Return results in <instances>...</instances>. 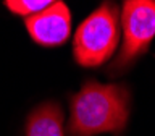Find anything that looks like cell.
I'll use <instances>...</instances> for the list:
<instances>
[{"label": "cell", "mask_w": 155, "mask_h": 136, "mask_svg": "<svg viewBox=\"0 0 155 136\" xmlns=\"http://www.w3.org/2000/svg\"><path fill=\"white\" fill-rule=\"evenodd\" d=\"M128 117L129 92L124 86L87 81L71 99L70 134H118L124 130Z\"/></svg>", "instance_id": "obj_1"}, {"label": "cell", "mask_w": 155, "mask_h": 136, "mask_svg": "<svg viewBox=\"0 0 155 136\" xmlns=\"http://www.w3.org/2000/svg\"><path fill=\"white\" fill-rule=\"evenodd\" d=\"M118 39V7L108 0L79 24L73 42L74 60L86 68L104 65L115 53Z\"/></svg>", "instance_id": "obj_2"}, {"label": "cell", "mask_w": 155, "mask_h": 136, "mask_svg": "<svg viewBox=\"0 0 155 136\" xmlns=\"http://www.w3.org/2000/svg\"><path fill=\"white\" fill-rule=\"evenodd\" d=\"M123 47L111 65L121 71L139 55L147 52L155 37V0H124L121 10Z\"/></svg>", "instance_id": "obj_3"}, {"label": "cell", "mask_w": 155, "mask_h": 136, "mask_svg": "<svg viewBox=\"0 0 155 136\" xmlns=\"http://www.w3.org/2000/svg\"><path fill=\"white\" fill-rule=\"evenodd\" d=\"M26 28L31 37L41 46H61L71 32V13L63 2H55L45 10L26 18Z\"/></svg>", "instance_id": "obj_4"}, {"label": "cell", "mask_w": 155, "mask_h": 136, "mask_svg": "<svg viewBox=\"0 0 155 136\" xmlns=\"http://www.w3.org/2000/svg\"><path fill=\"white\" fill-rule=\"evenodd\" d=\"M26 136H65L60 105L53 102L39 105L28 118Z\"/></svg>", "instance_id": "obj_5"}, {"label": "cell", "mask_w": 155, "mask_h": 136, "mask_svg": "<svg viewBox=\"0 0 155 136\" xmlns=\"http://www.w3.org/2000/svg\"><path fill=\"white\" fill-rule=\"evenodd\" d=\"M58 0H5L10 12L23 15V16H29V15L39 13L47 7H50Z\"/></svg>", "instance_id": "obj_6"}]
</instances>
